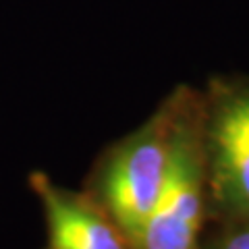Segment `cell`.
I'll list each match as a JSON object with an SVG mask.
<instances>
[{
    "label": "cell",
    "instance_id": "cell-1",
    "mask_svg": "<svg viewBox=\"0 0 249 249\" xmlns=\"http://www.w3.org/2000/svg\"><path fill=\"white\" fill-rule=\"evenodd\" d=\"M175 91L147 119L98 158L85 191L135 247L162 189L170 158Z\"/></svg>",
    "mask_w": 249,
    "mask_h": 249
},
{
    "label": "cell",
    "instance_id": "cell-2",
    "mask_svg": "<svg viewBox=\"0 0 249 249\" xmlns=\"http://www.w3.org/2000/svg\"><path fill=\"white\" fill-rule=\"evenodd\" d=\"M208 218V178L201 142V96L175 89L173 143L158 199L133 249H199Z\"/></svg>",
    "mask_w": 249,
    "mask_h": 249
},
{
    "label": "cell",
    "instance_id": "cell-3",
    "mask_svg": "<svg viewBox=\"0 0 249 249\" xmlns=\"http://www.w3.org/2000/svg\"><path fill=\"white\" fill-rule=\"evenodd\" d=\"M199 96L208 218H249V77H214Z\"/></svg>",
    "mask_w": 249,
    "mask_h": 249
},
{
    "label": "cell",
    "instance_id": "cell-4",
    "mask_svg": "<svg viewBox=\"0 0 249 249\" xmlns=\"http://www.w3.org/2000/svg\"><path fill=\"white\" fill-rule=\"evenodd\" d=\"M29 187L44 212V249H133L119 224L85 189H67L42 170L29 175Z\"/></svg>",
    "mask_w": 249,
    "mask_h": 249
},
{
    "label": "cell",
    "instance_id": "cell-5",
    "mask_svg": "<svg viewBox=\"0 0 249 249\" xmlns=\"http://www.w3.org/2000/svg\"><path fill=\"white\" fill-rule=\"evenodd\" d=\"M210 237H204L199 249H249V218L218 222Z\"/></svg>",
    "mask_w": 249,
    "mask_h": 249
}]
</instances>
